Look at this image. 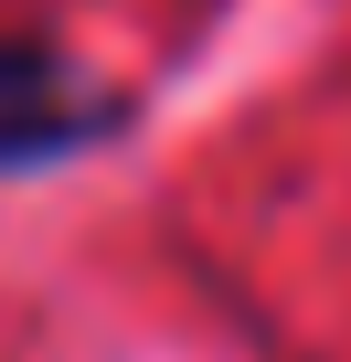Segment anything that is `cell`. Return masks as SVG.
Listing matches in <instances>:
<instances>
[{
	"instance_id": "cell-1",
	"label": "cell",
	"mask_w": 351,
	"mask_h": 362,
	"mask_svg": "<svg viewBox=\"0 0 351 362\" xmlns=\"http://www.w3.org/2000/svg\"><path fill=\"white\" fill-rule=\"evenodd\" d=\"M117 128H128V96L96 86L64 43H0V170L107 149Z\"/></svg>"
}]
</instances>
